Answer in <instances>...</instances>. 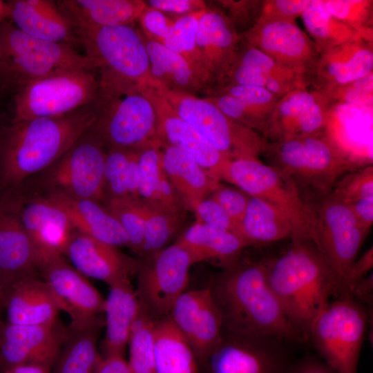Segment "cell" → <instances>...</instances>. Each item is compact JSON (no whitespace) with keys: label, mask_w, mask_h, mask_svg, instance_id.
<instances>
[{"label":"cell","mask_w":373,"mask_h":373,"mask_svg":"<svg viewBox=\"0 0 373 373\" xmlns=\"http://www.w3.org/2000/svg\"><path fill=\"white\" fill-rule=\"evenodd\" d=\"M267 262L238 260L211 278L207 287L222 318V333L305 342L268 284Z\"/></svg>","instance_id":"cell-1"},{"label":"cell","mask_w":373,"mask_h":373,"mask_svg":"<svg viewBox=\"0 0 373 373\" xmlns=\"http://www.w3.org/2000/svg\"><path fill=\"white\" fill-rule=\"evenodd\" d=\"M95 102L67 115L11 122L0 130V193L41 173L94 125Z\"/></svg>","instance_id":"cell-2"},{"label":"cell","mask_w":373,"mask_h":373,"mask_svg":"<svg viewBox=\"0 0 373 373\" xmlns=\"http://www.w3.org/2000/svg\"><path fill=\"white\" fill-rule=\"evenodd\" d=\"M268 284L291 324L307 341L310 327L341 292L335 271L310 240H293L280 256L267 260Z\"/></svg>","instance_id":"cell-3"},{"label":"cell","mask_w":373,"mask_h":373,"mask_svg":"<svg viewBox=\"0 0 373 373\" xmlns=\"http://www.w3.org/2000/svg\"><path fill=\"white\" fill-rule=\"evenodd\" d=\"M97 80V117L92 128L105 146L138 152L161 146L155 108L140 88L118 80Z\"/></svg>","instance_id":"cell-4"},{"label":"cell","mask_w":373,"mask_h":373,"mask_svg":"<svg viewBox=\"0 0 373 373\" xmlns=\"http://www.w3.org/2000/svg\"><path fill=\"white\" fill-rule=\"evenodd\" d=\"M0 88L17 90L28 82L63 70L94 72L85 55L72 46L31 37L12 22H0Z\"/></svg>","instance_id":"cell-5"},{"label":"cell","mask_w":373,"mask_h":373,"mask_svg":"<svg viewBox=\"0 0 373 373\" xmlns=\"http://www.w3.org/2000/svg\"><path fill=\"white\" fill-rule=\"evenodd\" d=\"M370 311L347 294L320 312L307 336L320 358L335 373H356Z\"/></svg>","instance_id":"cell-6"},{"label":"cell","mask_w":373,"mask_h":373,"mask_svg":"<svg viewBox=\"0 0 373 373\" xmlns=\"http://www.w3.org/2000/svg\"><path fill=\"white\" fill-rule=\"evenodd\" d=\"M220 180L280 210L292 220L304 240L316 245L317 212L304 200L295 182L283 171L258 159L229 160Z\"/></svg>","instance_id":"cell-7"},{"label":"cell","mask_w":373,"mask_h":373,"mask_svg":"<svg viewBox=\"0 0 373 373\" xmlns=\"http://www.w3.org/2000/svg\"><path fill=\"white\" fill-rule=\"evenodd\" d=\"M85 55L99 77L127 82L139 88L157 83L153 78L140 31L133 25L75 30Z\"/></svg>","instance_id":"cell-8"},{"label":"cell","mask_w":373,"mask_h":373,"mask_svg":"<svg viewBox=\"0 0 373 373\" xmlns=\"http://www.w3.org/2000/svg\"><path fill=\"white\" fill-rule=\"evenodd\" d=\"M265 152L276 166L298 184L326 196L337 179L351 168L347 153L327 131L314 135L268 142Z\"/></svg>","instance_id":"cell-9"},{"label":"cell","mask_w":373,"mask_h":373,"mask_svg":"<svg viewBox=\"0 0 373 373\" xmlns=\"http://www.w3.org/2000/svg\"><path fill=\"white\" fill-rule=\"evenodd\" d=\"M157 88L183 119L198 130L227 159L255 158L265 153L268 142L256 131L224 114L206 97Z\"/></svg>","instance_id":"cell-10"},{"label":"cell","mask_w":373,"mask_h":373,"mask_svg":"<svg viewBox=\"0 0 373 373\" xmlns=\"http://www.w3.org/2000/svg\"><path fill=\"white\" fill-rule=\"evenodd\" d=\"M98 90L90 71L63 70L33 79L17 90L11 122L69 114L94 102Z\"/></svg>","instance_id":"cell-11"},{"label":"cell","mask_w":373,"mask_h":373,"mask_svg":"<svg viewBox=\"0 0 373 373\" xmlns=\"http://www.w3.org/2000/svg\"><path fill=\"white\" fill-rule=\"evenodd\" d=\"M105 144L91 128L41 173L48 193L104 201Z\"/></svg>","instance_id":"cell-12"},{"label":"cell","mask_w":373,"mask_h":373,"mask_svg":"<svg viewBox=\"0 0 373 373\" xmlns=\"http://www.w3.org/2000/svg\"><path fill=\"white\" fill-rule=\"evenodd\" d=\"M191 265L186 251L175 242L140 261L135 292L140 307L154 321L169 318L186 291Z\"/></svg>","instance_id":"cell-13"},{"label":"cell","mask_w":373,"mask_h":373,"mask_svg":"<svg viewBox=\"0 0 373 373\" xmlns=\"http://www.w3.org/2000/svg\"><path fill=\"white\" fill-rule=\"evenodd\" d=\"M284 342L222 333L216 346L198 363L200 373H285L292 361Z\"/></svg>","instance_id":"cell-14"},{"label":"cell","mask_w":373,"mask_h":373,"mask_svg":"<svg viewBox=\"0 0 373 373\" xmlns=\"http://www.w3.org/2000/svg\"><path fill=\"white\" fill-rule=\"evenodd\" d=\"M39 273L59 310L70 316L69 328L82 329L101 325L99 315L104 313L105 299L63 255L41 259Z\"/></svg>","instance_id":"cell-15"},{"label":"cell","mask_w":373,"mask_h":373,"mask_svg":"<svg viewBox=\"0 0 373 373\" xmlns=\"http://www.w3.org/2000/svg\"><path fill=\"white\" fill-rule=\"evenodd\" d=\"M21 200L19 187L0 193V281L5 294L39 275L38 254L20 216Z\"/></svg>","instance_id":"cell-16"},{"label":"cell","mask_w":373,"mask_h":373,"mask_svg":"<svg viewBox=\"0 0 373 373\" xmlns=\"http://www.w3.org/2000/svg\"><path fill=\"white\" fill-rule=\"evenodd\" d=\"M316 213V246L338 276L341 291L344 277L369 231L359 224L350 207L331 193L324 198Z\"/></svg>","instance_id":"cell-17"},{"label":"cell","mask_w":373,"mask_h":373,"mask_svg":"<svg viewBox=\"0 0 373 373\" xmlns=\"http://www.w3.org/2000/svg\"><path fill=\"white\" fill-rule=\"evenodd\" d=\"M241 39L282 66L309 77L319 53L312 39L295 22L259 17Z\"/></svg>","instance_id":"cell-18"},{"label":"cell","mask_w":373,"mask_h":373,"mask_svg":"<svg viewBox=\"0 0 373 373\" xmlns=\"http://www.w3.org/2000/svg\"><path fill=\"white\" fill-rule=\"evenodd\" d=\"M157 83L140 88L153 104L157 115V135L161 145L178 148L191 155L214 180L220 175L228 159L194 126L180 117L166 102Z\"/></svg>","instance_id":"cell-19"},{"label":"cell","mask_w":373,"mask_h":373,"mask_svg":"<svg viewBox=\"0 0 373 373\" xmlns=\"http://www.w3.org/2000/svg\"><path fill=\"white\" fill-rule=\"evenodd\" d=\"M330 108L327 99L316 90L308 87L294 90L276 104L265 139L276 142L323 133L328 127Z\"/></svg>","instance_id":"cell-20"},{"label":"cell","mask_w":373,"mask_h":373,"mask_svg":"<svg viewBox=\"0 0 373 373\" xmlns=\"http://www.w3.org/2000/svg\"><path fill=\"white\" fill-rule=\"evenodd\" d=\"M66 334L58 322L21 325L0 321V369L28 363L52 367Z\"/></svg>","instance_id":"cell-21"},{"label":"cell","mask_w":373,"mask_h":373,"mask_svg":"<svg viewBox=\"0 0 373 373\" xmlns=\"http://www.w3.org/2000/svg\"><path fill=\"white\" fill-rule=\"evenodd\" d=\"M169 318L201 361L218 343L222 318L209 288L185 291L175 302Z\"/></svg>","instance_id":"cell-22"},{"label":"cell","mask_w":373,"mask_h":373,"mask_svg":"<svg viewBox=\"0 0 373 373\" xmlns=\"http://www.w3.org/2000/svg\"><path fill=\"white\" fill-rule=\"evenodd\" d=\"M229 84L259 86L283 97L294 90L307 88L309 82L241 39L234 60L219 86Z\"/></svg>","instance_id":"cell-23"},{"label":"cell","mask_w":373,"mask_h":373,"mask_svg":"<svg viewBox=\"0 0 373 373\" xmlns=\"http://www.w3.org/2000/svg\"><path fill=\"white\" fill-rule=\"evenodd\" d=\"M63 255L82 274L100 280L109 286L131 279L136 274L140 262L121 252L117 247L75 230Z\"/></svg>","instance_id":"cell-24"},{"label":"cell","mask_w":373,"mask_h":373,"mask_svg":"<svg viewBox=\"0 0 373 373\" xmlns=\"http://www.w3.org/2000/svg\"><path fill=\"white\" fill-rule=\"evenodd\" d=\"M19 187L21 219L37 250L39 262L49 256L63 255L75 231L68 215L45 195L26 198Z\"/></svg>","instance_id":"cell-25"},{"label":"cell","mask_w":373,"mask_h":373,"mask_svg":"<svg viewBox=\"0 0 373 373\" xmlns=\"http://www.w3.org/2000/svg\"><path fill=\"white\" fill-rule=\"evenodd\" d=\"M240 39V34L221 9L207 7L199 21L196 48L212 88L222 82Z\"/></svg>","instance_id":"cell-26"},{"label":"cell","mask_w":373,"mask_h":373,"mask_svg":"<svg viewBox=\"0 0 373 373\" xmlns=\"http://www.w3.org/2000/svg\"><path fill=\"white\" fill-rule=\"evenodd\" d=\"M206 97L234 121L265 138L272 112L282 97L255 86L229 84L213 88Z\"/></svg>","instance_id":"cell-27"},{"label":"cell","mask_w":373,"mask_h":373,"mask_svg":"<svg viewBox=\"0 0 373 373\" xmlns=\"http://www.w3.org/2000/svg\"><path fill=\"white\" fill-rule=\"evenodd\" d=\"M373 73L372 42H347L319 54L309 77L314 89L346 84Z\"/></svg>","instance_id":"cell-28"},{"label":"cell","mask_w":373,"mask_h":373,"mask_svg":"<svg viewBox=\"0 0 373 373\" xmlns=\"http://www.w3.org/2000/svg\"><path fill=\"white\" fill-rule=\"evenodd\" d=\"M7 3L9 17L23 32L37 39L72 46L78 42L73 26L54 1L12 0Z\"/></svg>","instance_id":"cell-29"},{"label":"cell","mask_w":373,"mask_h":373,"mask_svg":"<svg viewBox=\"0 0 373 373\" xmlns=\"http://www.w3.org/2000/svg\"><path fill=\"white\" fill-rule=\"evenodd\" d=\"M3 308L7 322L21 325L57 323L60 311L48 286L39 277L12 285L5 294Z\"/></svg>","instance_id":"cell-30"},{"label":"cell","mask_w":373,"mask_h":373,"mask_svg":"<svg viewBox=\"0 0 373 373\" xmlns=\"http://www.w3.org/2000/svg\"><path fill=\"white\" fill-rule=\"evenodd\" d=\"M188 253L192 265L211 262L225 269L239 260L249 245L231 231L195 222L175 241Z\"/></svg>","instance_id":"cell-31"},{"label":"cell","mask_w":373,"mask_h":373,"mask_svg":"<svg viewBox=\"0 0 373 373\" xmlns=\"http://www.w3.org/2000/svg\"><path fill=\"white\" fill-rule=\"evenodd\" d=\"M44 195L66 212L75 231L117 247L128 246L122 227L100 202L59 193Z\"/></svg>","instance_id":"cell-32"},{"label":"cell","mask_w":373,"mask_h":373,"mask_svg":"<svg viewBox=\"0 0 373 373\" xmlns=\"http://www.w3.org/2000/svg\"><path fill=\"white\" fill-rule=\"evenodd\" d=\"M56 3L75 30L132 25L147 6L142 0H64Z\"/></svg>","instance_id":"cell-33"},{"label":"cell","mask_w":373,"mask_h":373,"mask_svg":"<svg viewBox=\"0 0 373 373\" xmlns=\"http://www.w3.org/2000/svg\"><path fill=\"white\" fill-rule=\"evenodd\" d=\"M162 168L184 205L194 211L220 184L189 154L161 145Z\"/></svg>","instance_id":"cell-34"},{"label":"cell","mask_w":373,"mask_h":373,"mask_svg":"<svg viewBox=\"0 0 373 373\" xmlns=\"http://www.w3.org/2000/svg\"><path fill=\"white\" fill-rule=\"evenodd\" d=\"M140 308V303L131 279L110 286L104 307L106 334L102 343L103 357L124 356Z\"/></svg>","instance_id":"cell-35"},{"label":"cell","mask_w":373,"mask_h":373,"mask_svg":"<svg viewBox=\"0 0 373 373\" xmlns=\"http://www.w3.org/2000/svg\"><path fill=\"white\" fill-rule=\"evenodd\" d=\"M238 233L249 247L287 238L304 240L286 214L271 204L251 196Z\"/></svg>","instance_id":"cell-36"},{"label":"cell","mask_w":373,"mask_h":373,"mask_svg":"<svg viewBox=\"0 0 373 373\" xmlns=\"http://www.w3.org/2000/svg\"><path fill=\"white\" fill-rule=\"evenodd\" d=\"M142 37L152 75L162 87L195 95L200 91L209 93L206 83L182 56Z\"/></svg>","instance_id":"cell-37"},{"label":"cell","mask_w":373,"mask_h":373,"mask_svg":"<svg viewBox=\"0 0 373 373\" xmlns=\"http://www.w3.org/2000/svg\"><path fill=\"white\" fill-rule=\"evenodd\" d=\"M138 200L148 206L181 213L184 205L173 187L161 162V146L139 152Z\"/></svg>","instance_id":"cell-38"},{"label":"cell","mask_w":373,"mask_h":373,"mask_svg":"<svg viewBox=\"0 0 373 373\" xmlns=\"http://www.w3.org/2000/svg\"><path fill=\"white\" fill-rule=\"evenodd\" d=\"M155 373H200L191 346L170 318L155 321Z\"/></svg>","instance_id":"cell-39"},{"label":"cell","mask_w":373,"mask_h":373,"mask_svg":"<svg viewBox=\"0 0 373 373\" xmlns=\"http://www.w3.org/2000/svg\"><path fill=\"white\" fill-rule=\"evenodd\" d=\"M67 329V334L54 364L53 373H95L102 360L97 348L99 327Z\"/></svg>","instance_id":"cell-40"},{"label":"cell","mask_w":373,"mask_h":373,"mask_svg":"<svg viewBox=\"0 0 373 373\" xmlns=\"http://www.w3.org/2000/svg\"><path fill=\"white\" fill-rule=\"evenodd\" d=\"M104 175V201L109 199L138 200V151L109 148L106 151Z\"/></svg>","instance_id":"cell-41"},{"label":"cell","mask_w":373,"mask_h":373,"mask_svg":"<svg viewBox=\"0 0 373 373\" xmlns=\"http://www.w3.org/2000/svg\"><path fill=\"white\" fill-rule=\"evenodd\" d=\"M300 17L319 54L347 42L364 39L357 31L332 15L324 0H312Z\"/></svg>","instance_id":"cell-42"},{"label":"cell","mask_w":373,"mask_h":373,"mask_svg":"<svg viewBox=\"0 0 373 373\" xmlns=\"http://www.w3.org/2000/svg\"><path fill=\"white\" fill-rule=\"evenodd\" d=\"M207 8L175 18L170 33L161 44L182 56L206 83L210 92L212 88L211 82L201 63L196 48L199 21Z\"/></svg>","instance_id":"cell-43"},{"label":"cell","mask_w":373,"mask_h":373,"mask_svg":"<svg viewBox=\"0 0 373 373\" xmlns=\"http://www.w3.org/2000/svg\"><path fill=\"white\" fill-rule=\"evenodd\" d=\"M154 325L155 321L140 307L128 342L131 373H155Z\"/></svg>","instance_id":"cell-44"},{"label":"cell","mask_w":373,"mask_h":373,"mask_svg":"<svg viewBox=\"0 0 373 373\" xmlns=\"http://www.w3.org/2000/svg\"><path fill=\"white\" fill-rule=\"evenodd\" d=\"M140 204L144 216V258L164 248L180 224L181 213Z\"/></svg>","instance_id":"cell-45"},{"label":"cell","mask_w":373,"mask_h":373,"mask_svg":"<svg viewBox=\"0 0 373 373\" xmlns=\"http://www.w3.org/2000/svg\"><path fill=\"white\" fill-rule=\"evenodd\" d=\"M104 202L105 208L122 227L128 247L143 257L144 216L139 200L109 199Z\"/></svg>","instance_id":"cell-46"},{"label":"cell","mask_w":373,"mask_h":373,"mask_svg":"<svg viewBox=\"0 0 373 373\" xmlns=\"http://www.w3.org/2000/svg\"><path fill=\"white\" fill-rule=\"evenodd\" d=\"M324 1L332 15L357 31L365 40L372 42V1Z\"/></svg>","instance_id":"cell-47"},{"label":"cell","mask_w":373,"mask_h":373,"mask_svg":"<svg viewBox=\"0 0 373 373\" xmlns=\"http://www.w3.org/2000/svg\"><path fill=\"white\" fill-rule=\"evenodd\" d=\"M314 90L325 97L331 106L351 105L372 107L373 73L346 84Z\"/></svg>","instance_id":"cell-48"},{"label":"cell","mask_w":373,"mask_h":373,"mask_svg":"<svg viewBox=\"0 0 373 373\" xmlns=\"http://www.w3.org/2000/svg\"><path fill=\"white\" fill-rule=\"evenodd\" d=\"M345 204L373 197V167L367 166L352 171L336 182L330 193Z\"/></svg>","instance_id":"cell-49"},{"label":"cell","mask_w":373,"mask_h":373,"mask_svg":"<svg viewBox=\"0 0 373 373\" xmlns=\"http://www.w3.org/2000/svg\"><path fill=\"white\" fill-rule=\"evenodd\" d=\"M250 196L240 189L221 185L216 187L210 198L217 202L239 229ZM239 235V233H238Z\"/></svg>","instance_id":"cell-50"},{"label":"cell","mask_w":373,"mask_h":373,"mask_svg":"<svg viewBox=\"0 0 373 373\" xmlns=\"http://www.w3.org/2000/svg\"><path fill=\"white\" fill-rule=\"evenodd\" d=\"M138 21L144 37L160 44H162L174 24V19L169 15L148 6L140 15Z\"/></svg>","instance_id":"cell-51"},{"label":"cell","mask_w":373,"mask_h":373,"mask_svg":"<svg viewBox=\"0 0 373 373\" xmlns=\"http://www.w3.org/2000/svg\"><path fill=\"white\" fill-rule=\"evenodd\" d=\"M224 13L231 21L237 31L239 28H251L259 18L263 1H218ZM249 30V29H248Z\"/></svg>","instance_id":"cell-52"},{"label":"cell","mask_w":373,"mask_h":373,"mask_svg":"<svg viewBox=\"0 0 373 373\" xmlns=\"http://www.w3.org/2000/svg\"><path fill=\"white\" fill-rule=\"evenodd\" d=\"M312 0H269L263 1L260 17L295 22Z\"/></svg>","instance_id":"cell-53"},{"label":"cell","mask_w":373,"mask_h":373,"mask_svg":"<svg viewBox=\"0 0 373 373\" xmlns=\"http://www.w3.org/2000/svg\"><path fill=\"white\" fill-rule=\"evenodd\" d=\"M193 211L197 218L196 222L231 231L239 236L236 224L211 198H206L200 202Z\"/></svg>","instance_id":"cell-54"},{"label":"cell","mask_w":373,"mask_h":373,"mask_svg":"<svg viewBox=\"0 0 373 373\" xmlns=\"http://www.w3.org/2000/svg\"><path fill=\"white\" fill-rule=\"evenodd\" d=\"M149 7L158 10L175 18L196 12L207 8V3L201 0H149ZM174 18V19H175Z\"/></svg>","instance_id":"cell-55"},{"label":"cell","mask_w":373,"mask_h":373,"mask_svg":"<svg viewBox=\"0 0 373 373\" xmlns=\"http://www.w3.org/2000/svg\"><path fill=\"white\" fill-rule=\"evenodd\" d=\"M372 267L373 249L372 247L359 258H356L350 265L343 280L341 291L339 295L349 294L355 283L366 276L372 269Z\"/></svg>","instance_id":"cell-56"},{"label":"cell","mask_w":373,"mask_h":373,"mask_svg":"<svg viewBox=\"0 0 373 373\" xmlns=\"http://www.w3.org/2000/svg\"><path fill=\"white\" fill-rule=\"evenodd\" d=\"M285 373H335L320 357L307 355L291 362Z\"/></svg>","instance_id":"cell-57"},{"label":"cell","mask_w":373,"mask_h":373,"mask_svg":"<svg viewBox=\"0 0 373 373\" xmlns=\"http://www.w3.org/2000/svg\"><path fill=\"white\" fill-rule=\"evenodd\" d=\"M346 204L359 224L369 231L373 223V197L361 198Z\"/></svg>","instance_id":"cell-58"},{"label":"cell","mask_w":373,"mask_h":373,"mask_svg":"<svg viewBox=\"0 0 373 373\" xmlns=\"http://www.w3.org/2000/svg\"><path fill=\"white\" fill-rule=\"evenodd\" d=\"M349 294L366 308L372 307L373 300V276L367 275L359 280L350 289Z\"/></svg>","instance_id":"cell-59"},{"label":"cell","mask_w":373,"mask_h":373,"mask_svg":"<svg viewBox=\"0 0 373 373\" xmlns=\"http://www.w3.org/2000/svg\"><path fill=\"white\" fill-rule=\"evenodd\" d=\"M95 373H131L128 362L122 355L102 357Z\"/></svg>","instance_id":"cell-60"},{"label":"cell","mask_w":373,"mask_h":373,"mask_svg":"<svg viewBox=\"0 0 373 373\" xmlns=\"http://www.w3.org/2000/svg\"><path fill=\"white\" fill-rule=\"evenodd\" d=\"M9 7L8 3L0 1V22L4 21L6 17H9Z\"/></svg>","instance_id":"cell-61"},{"label":"cell","mask_w":373,"mask_h":373,"mask_svg":"<svg viewBox=\"0 0 373 373\" xmlns=\"http://www.w3.org/2000/svg\"><path fill=\"white\" fill-rule=\"evenodd\" d=\"M4 297H5V291L2 286V284L0 281V309L3 308Z\"/></svg>","instance_id":"cell-62"},{"label":"cell","mask_w":373,"mask_h":373,"mask_svg":"<svg viewBox=\"0 0 373 373\" xmlns=\"http://www.w3.org/2000/svg\"><path fill=\"white\" fill-rule=\"evenodd\" d=\"M0 59H1V56H0Z\"/></svg>","instance_id":"cell-63"},{"label":"cell","mask_w":373,"mask_h":373,"mask_svg":"<svg viewBox=\"0 0 373 373\" xmlns=\"http://www.w3.org/2000/svg\"><path fill=\"white\" fill-rule=\"evenodd\" d=\"M0 90H1V88H0Z\"/></svg>","instance_id":"cell-64"}]
</instances>
